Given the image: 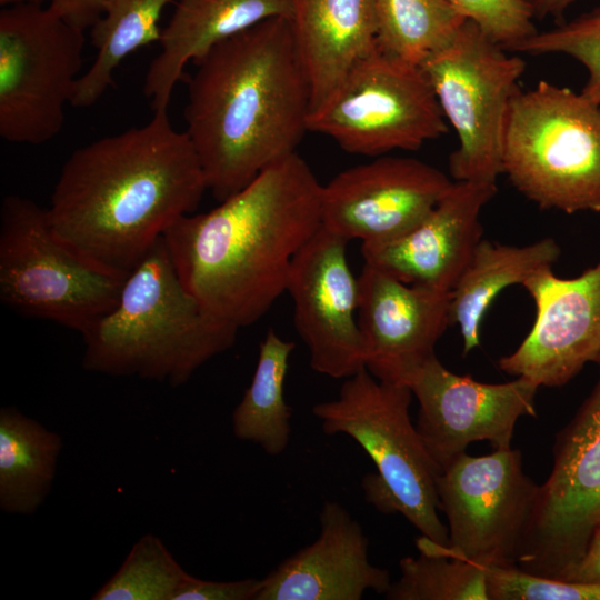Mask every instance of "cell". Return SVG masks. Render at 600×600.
<instances>
[{
  "label": "cell",
  "mask_w": 600,
  "mask_h": 600,
  "mask_svg": "<svg viewBox=\"0 0 600 600\" xmlns=\"http://www.w3.org/2000/svg\"><path fill=\"white\" fill-rule=\"evenodd\" d=\"M207 189L197 152L168 110L76 149L54 184L49 221L99 264L128 274Z\"/></svg>",
  "instance_id": "obj_1"
},
{
  "label": "cell",
  "mask_w": 600,
  "mask_h": 600,
  "mask_svg": "<svg viewBox=\"0 0 600 600\" xmlns=\"http://www.w3.org/2000/svg\"><path fill=\"white\" fill-rule=\"evenodd\" d=\"M322 188L291 153L212 210L179 218L163 240L186 289L244 328L286 292L291 262L322 224Z\"/></svg>",
  "instance_id": "obj_2"
},
{
  "label": "cell",
  "mask_w": 600,
  "mask_h": 600,
  "mask_svg": "<svg viewBox=\"0 0 600 600\" xmlns=\"http://www.w3.org/2000/svg\"><path fill=\"white\" fill-rule=\"evenodd\" d=\"M193 63L186 133L220 202L297 152L309 131L311 87L284 17L218 43Z\"/></svg>",
  "instance_id": "obj_3"
},
{
  "label": "cell",
  "mask_w": 600,
  "mask_h": 600,
  "mask_svg": "<svg viewBox=\"0 0 600 600\" xmlns=\"http://www.w3.org/2000/svg\"><path fill=\"white\" fill-rule=\"evenodd\" d=\"M238 330L186 289L162 236L127 276L117 304L80 333L82 366L177 387L231 348Z\"/></svg>",
  "instance_id": "obj_4"
},
{
  "label": "cell",
  "mask_w": 600,
  "mask_h": 600,
  "mask_svg": "<svg viewBox=\"0 0 600 600\" xmlns=\"http://www.w3.org/2000/svg\"><path fill=\"white\" fill-rule=\"evenodd\" d=\"M412 396L408 386L380 381L362 368L312 413L323 433L348 436L370 457L376 472L361 481L368 503L383 514H401L421 536L448 548V528L438 514L441 470L411 422Z\"/></svg>",
  "instance_id": "obj_5"
},
{
  "label": "cell",
  "mask_w": 600,
  "mask_h": 600,
  "mask_svg": "<svg viewBox=\"0 0 600 600\" xmlns=\"http://www.w3.org/2000/svg\"><path fill=\"white\" fill-rule=\"evenodd\" d=\"M502 169L541 209L600 212V104L541 80L512 99Z\"/></svg>",
  "instance_id": "obj_6"
},
{
  "label": "cell",
  "mask_w": 600,
  "mask_h": 600,
  "mask_svg": "<svg viewBox=\"0 0 600 600\" xmlns=\"http://www.w3.org/2000/svg\"><path fill=\"white\" fill-rule=\"evenodd\" d=\"M128 274L62 239L47 208L18 194L2 200L0 300L7 307L81 333L117 304Z\"/></svg>",
  "instance_id": "obj_7"
},
{
  "label": "cell",
  "mask_w": 600,
  "mask_h": 600,
  "mask_svg": "<svg viewBox=\"0 0 600 600\" xmlns=\"http://www.w3.org/2000/svg\"><path fill=\"white\" fill-rule=\"evenodd\" d=\"M420 68L458 136L449 156L452 180L497 184L507 118L526 62L467 20Z\"/></svg>",
  "instance_id": "obj_8"
},
{
  "label": "cell",
  "mask_w": 600,
  "mask_h": 600,
  "mask_svg": "<svg viewBox=\"0 0 600 600\" xmlns=\"http://www.w3.org/2000/svg\"><path fill=\"white\" fill-rule=\"evenodd\" d=\"M84 31L49 6L0 11V137L42 144L61 131L81 76Z\"/></svg>",
  "instance_id": "obj_9"
},
{
  "label": "cell",
  "mask_w": 600,
  "mask_h": 600,
  "mask_svg": "<svg viewBox=\"0 0 600 600\" xmlns=\"http://www.w3.org/2000/svg\"><path fill=\"white\" fill-rule=\"evenodd\" d=\"M309 131L349 153L380 157L417 150L447 133L448 124L421 68L376 48L310 114Z\"/></svg>",
  "instance_id": "obj_10"
},
{
  "label": "cell",
  "mask_w": 600,
  "mask_h": 600,
  "mask_svg": "<svg viewBox=\"0 0 600 600\" xmlns=\"http://www.w3.org/2000/svg\"><path fill=\"white\" fill-rule=\"evenodd\" d=\"M439 509L448 520L449 547L421 536L419 551L458 557L481 567H512L528 533L540 491L519 450L481 457L467 452L437 477Z\"/></svg>",
  "instance_id": "obj_11"
},
{
  "label": "cell",
  "mask_w": 600,
  "mask_h": 600,
  "mask_svg": "<svg viewBox=\"0 0 600 600\" xmlns=\"http://www.w3.org/2000/svg\"><path fill=\"white\" fill-rule=\"evenodd\" d=\"M594 362L597 383L557 434L552 471L540 486L517 561L536 576L564 580L600 520V356Z\"/></svg>",
  "instance_id": "obj_12"
},
{
  "label": "cell",
  "mask_w": 600,
  "mask_h": 600,
  "mask_svg": "<svg viewBox=\"0 0 600 600\" xmlns=\"http://www.w3.org/2000/svg\"><path fill=\"white\" fill-rule=\"evenodd\" d=\"M419 402L417 431L442 471L474 441L511 448L517 421L536 417L539 386L526 377L484 383L460 376L431 357L409 383Z\"/></svg>",
  "instance_id": "obj_13"
},
{
  "label": "cell",
  "mask_w": 600,
  "mask_h": 600,
  "mask_svg": "<svg viewBox=\"0 0 600 600\" xmlns=\"http://www.w3.org/2000/svg\"><path fill=\"white\" fill-rule=\"evenodd\" d=\"M348 242L321 224L294 256L286 289L310 367L334 379L366 368L358 324L359 287L347 261Z\"/></svg>",
  "instance_id": "obj_14"
},
{
  "label": "cell",
  "mask_w": 600,
  "mask_h": 600,
  "mask_svg": "<svg viewBox=\"0 0 600 600\" xmlns=\"http://www.w3.org/2000/svg\"><path fill=\"white\" fill-rule=\"evenodd\" d=\"M452 182L418 159L380 156L323 186L322 224L348 241H390L418 226Z\"/></svg>",
  "instance_id": "obj_15"
},
{
  "label": "cell",
  "mask_w": 600,
  "mask_h": 600,
  "mask_svg": "<svg viewBox=\"0 0 600 600\" xmlns=\"http://www.w3.org/2000/svg\"><path fill=\"white\" fill-rule=\"evenodd\" d=\"M522 287L534 301L536 321L498 364L539 387L563 386L600 356V260L576 278H558L548 269Z\"/></svg>",
  "instance_id": "obj_16"
},
{
  "label": "cell",
  "mask_w": 600,
  "mask_h": 600,
  "mask_svg": "<svg viewBox=\"0 0 600 600\" xmlns=\"http://www.w3.org/2000/svg\"><path fill=\"white\" fill-rule=\"evenodd\" d=\"M358 287L367 370L380 381L409 387L451 324V292L407 284L367 263Z\"/></svg>",
  "instance_id": "obj_17"
},
{
  "label": "cell",
  "mask_w": 600,
  "mask_h": 600,
  "mask_svg": "<svg viewBox=\"0 0 600 600\" xmlns=\"http://www.w3.org/2000/svg\"><path fill=\"white\" fill-rule=\"evenodd\" d=\"M497 191L494 183L453 181L412 230L362 243L364 263L407 284L451 292L482 240L480 213Z\"/></svg>",
  "instance_id": "obj_18"
},
{
  "label": "cell",
  "mask_w": 600,
  "mask_h": 600,
  "mask_svg": "<svg viewBox=\"0 0 600 600\" xmlns=\"http://www.w3.org/2000/svg\"><path fill=\"white\" fill-rule=\"evenodd\" d=\"M318 538L262 578L256 600H360L367 591L384 596L390 572L369 560L361 524L337 501L321 508Z\"/></svg>",
  "instance_id": "obj_19"
},
{
  "label": "cell",
  "mask_w": 600,
  "mask_h": 600,
  "mask_svg": "<svg viewBox=\"0 0 600 600\" xmlns=\"http://www.w3.org/2000/svg\"><path fill=\"white\" fill-rule=\"evenodd\" d=\"M291 13L292 0H178L144 77L143 93L153 112L168 110L189 62L264 20L290 19Z\"/></svg>",
  "instance_id": "obj_20"
},
{
  "label": "cell",
  "mask_w": 600,
  "mask_h": 600,
  "mask_svg": "<svg viewBox=\"0 0 600 600\" xmlns=\"http://www.w3.org/2000/svg\"><path fill=\"white\" fill-rule=\"evenodd\" d=\"M290 23L311 87V113L377 48L374 0H292Z\"/></svg>",
  "instance_id": "obj_21"
},
{
  "label": "cell",
  "mask_w": 600,
  "mask_h": 600,
  "mask_svg": "<svg viewBox=\"0 0 600 600\" xmlns=\"http://www.w3.org/2000/svg\"><path fill=\"white\" fill-rule=\"evenodd\" d=\"M560 247L552 238L527 246H509L482 239L451 290V324L459 328L462 353L480 346L481 323L492 301L507 287L523 286L541 271L552 269Z\"/></svg>",
  "instance_id": "obj_22"
},
{
  "label": "cell",
  "mask_w": 600,
  "mask_h": 600,
  "mask_svg": "<svg viewBox=\"0 0 600 600\" xmlns=\"http://www.w3.org/2000/svg\"><path fill=\"white\" fill-rule=\"evenodd\" d=\"M61 437L14 407L0 409V508L32 516L50 492Z\"/></svg>",
  "instance_id": "obj_23"
},
{
  "label": "cell",
  "mask_w": 600,
  "mask_h": 600,
  "mask_svg": "<svg viewBox=\"0 0 600 600\" xmlns=\"http://www.w3.org/2000/svg\"><path fill=\"white\" fill-rule=\"evenodd\" d=\"M172 0H107L100 19L91 27L96 49L92 64L79 77L70 104L93 106L113 83L120 63L134 51L159 42L164 8Z\"/></svg>",
  "instance_id": "obj_24"
},
{
  "label": "cell",
  "mask_w": 600,
  "mask_h": 600,
  "mask_svg": "<svg viewBox=\"0 0 600 600\" xmlns=\"http://www.w3.org/2000/svg\"><path fill=\"white\" fill-rule=\"evenodd\" d=\"M294 348L293 341L268 330L251 383L232 412L234 437L258 444L269 456L283 453L291 438L292 409L284 399V380Z\"/></svg>",
  "instance_id": "obj_25"
},
{
  "label": "cell",
  "mask_w": 600,
  "mask_h": 600,
  "mask_svg": "<svg viewBox=\"0 0 600 600\" xmlns=\"http://www.w3.org/2000/svg\"><path fill=\"white\" fill-rule=\"evenodd\" d=\"M374 6L377 48L419 67L467 21L446 0H374Z\"/></svg>",
  "instance_id": "obj_26"
},
{
  "label": "cell",
  "mask_w": 600,
  "mask_h": 600,
  "mask_svg": "<svg viewBox=\"0 0 600 600\" xmlns=\"http://www.w3.org/2000/svg\"><path fill=\"white\" fill-rule=\"evenodd\" d=\"M399 561L388 600H489L484 568L464 559L419 551Z\"/></svg>",
  "instance_id": "obj_27"
},
{
  "label": "cell",
  "mask_w": 600,
  "mask_h": 600,
  "mask_svg": "<svg viewBox=\"0 0 600 600\" xmlns=\"http://www.w3.org/2000/svg\"><path fill=\"white\" fill-rule=\"evenodd\" d=\"M190 574L154 534L142 536L92 600H173Z\"/></svg>",
  "instance_id": "obj_28"
},
{
  "label": "cell",
  "mask_w": 600,
  "mask_h": 600,
  "mask_svg": "<svg viewBox=\"0 0 600 600\" xmlns=\"http://www.w3.org/2000/svg\"><path fill=\"white\" fill-rule=\"evenodd\" d=\"M510 51L529 54L562 53L584 66L588 80L581 93L600 104V8L556 28L537 31Z\"/></svg>",
  "instance_id": "obj_29"
},
{
  "label": "cell",
  "mask_w": 600,
  "mask_h": 600,
  "mask_svg": "<svg viewBox=\"0 0 600 600\" xmlns=\"http://www.w3.org/2000/svg\"><path fill=\"white\" fill-rule=\"evenodd\" d=\"M489 600H600V584L536 576L512 567H483Z\"/></svg>",
  "instance_id": "obj_30"
},
{
  "label": "cell",
  "mask_w": 600,
  "mask_h": 600,
  "mask_svg": "<svg viewBox=\"0 0 600 600\" xmlns=\"http://www.w3.org/2000/svg\"><path fill=\"white\" fill-rule=\"evenodd\" d=\"M507 51L538 30L533 4L526 0H446Z\"/></svg>",
  "instance_id": "obj_31"
},
{
  "label": "cell",
  "mask_w": 600,
  "mask_h": 600,
  "mask_svg": "<svg viewBox=\"0 0 600 600\" xmlns=\"http://www.w3.org/2000/svg\"><path fill=\"white\" fill-rule=\"evenodd\" d=\"M261 587L262 579L212 581L190 576L173 600H256Z\"/></svg>",
  "instance_id": "obj_32"
},
{
  "label": "cell",
  "mask_w": 600,
  "mask_h": 600,
  "mask_svg": "<svg viewBox=\"0 0 600 600\" xmlns=\"http://www.w3.org/2000/svg\"><path fill=\"white\" fill-rule=\"evenodd\" d=\"M49 7L72 27L86 31L100 19L107 0H38Z\"/></svg>",
  "instance_id": "obj_33"
},
{
  "label": "cell",
  "mask_w": 600,
  "mask_h": 600,
  "mask_svg": "<svg viewBox=\"0 0 600 600\" xmlns=\"http://www.w3.org/2000/svg\"><path fill=\"white\" fill-rule=\"evenodd\" d=\"M564 580L600 584V521L594 528L581 559Z\"/></svg>",
  "instance_id": "obj_34"
},
{
  "label": "cell",
  "mask_w": 600,
  "mask_h": 600,
  "mask_svg": "<svg viewBox=\"0 0 600 600\" xmlns=\"http://www.w3.org/2000/svg\"><path fill=\"white\" fill-rule=\"evenodd\" d=\"M569 6V0H536L533 3L534 16L539 19L546 17L558 19Z\"/></svg>",
  "instance_id": "obj_35"
},
{
  "label": "cell",
  "mask_w": 600,
  "mask_h": 600,
  "mask_svg": "<svg viewBox=\"0 0 600 600\" xmlns=\"http://www.w3.org/2000/svg\"><path fill=\"white\" fill-rule=\"evenodd\" d=\"M29 2L40 3L38 0H0V6L7 8Z\"/></svg>",
  "instance_id": "obj_36"
},
{
  "label": "cell",
  "mask_w": 600,
  "mask_h": 600,
  "mask_svg": "<svg viewBox=\"0 0 600 600\" xmlns=\"http://www.w3.org/2000/svg\"><path fill=\"white\" fill-rule=\"evenodd\" d=\"M526 1H528V2H530L532 4L536 2V0H526Z\"/></svg>",
  "instance_id": "obj_37"
},
{
  "label": "cell",
  "mask_w": 600,
  "mask_h": 600,
  "mask_svg": "<svg viewBox=\"0 0 600 600\" xmlns=\"http://www.w3.org/2000/svg\"><path fill=\"white\" fill-rule=\"evenodd\" d=\"M574 1H578V0H569V4L573 3Z\"/></svg>",
  "instance_id": "obj_38"
},
{
  "label": "cell",
  "mask_w": 600,
  "mask_h": 600,
  "mask_svg": "<svg viewBox=\"0 0 600 600\" xmlns=\"http://www.w3.org/2000/svg\"><path fill=\"white\" fill-rule=\"evenodd\" d=\"M600 521V520H599ZM599 523V522H598Z\"/></svg>",
  "instance_id": "obj_39"
}]
</instances>
